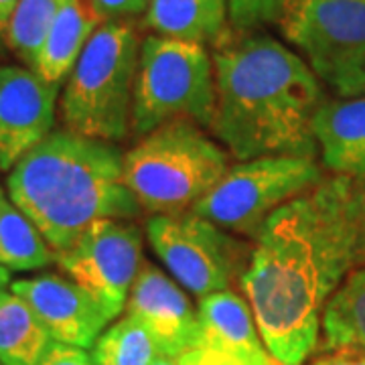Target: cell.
Here are the masks:
<instances>
[{"label": "cell", "instance_id": "cell-1", "mask_svg": "<svg viewBox=\"0 0 365 365\" xmlns=\"http://www.w3.org/2000/svg\"><path fill=\"white\" fill-rule=\"evenodd\" d=\"M365 262V179L327 175L266 220L242 290L278 365H302L343 280Z\"/></svg>", "mask_w": 365, "mask_h": 365}, {"label": "cell", "instance_id": "cell-2", "mask_svg": "<svg viewBox=\"0 0 365 365\" xmlns=\"http://www.w3.org/2000/svg\"><path fill=\"white\" fill-rule=\"evenodd\" d=\"M215 110L207 130L230 157H314L323 88L299 53L270 35L230 31L211 53Z\"/></svg>", "mask_w": 365, "mask_h": 365}, {"label": "cell", "instance_id": "cell-3", "mask_svg": "<svg viewBox=\"0 0 365 365\" xmlns=\"http://www.w3.org/2000/svg\"><path fill=\"white\" fill-rule=\"evenodd\" d=\"M6 191L55 254L96 222L143 215L116 144L66 128L53 130L9 170Z\"/></svg>", "mask_w": 365, "mask_h": 365}, {"label": "cell", "instance_id": "cell-4", "mask_svg": "<svg viewBox=\"0 0 365 365\" xmlns=\"http://www.w3.org/2000/svg\"><path fill=\"white\" fill-rule=\"evenodd\" d=\"M230 167L227 150L187 120L158 126L124 153V181L153 215L191 211Z\"/></svg>", "mask_w": 365, "mask_h": 365}, {"label": "cell", "instance_id": "cell-5", "mask_svg": "<svg viewBox=\"0 0 365 365\" xmlns=\"http://www.w3.org/2000/svg\"><path fill=\"white\" fill-rule=\"evenodd\" d=\"M140 45L130 23H102L93 31L59 98L66 130L112 144L130 134Z\"/></svg>", "mask_w": 365, "mask_h": 365}, {"label": "cell", "instance_id": "cell-6", "mask_svg": "<svg viewBox=\"0 0 365 365\" xmlns=\"http://www.w3.org/2000/svg\"><path fill=\"white\" fill-rule=\"evenodd\" d=\"M215 110V69L207 47L148 35L140 45L132 102V132L187 120L207 130Z\"/></svg>", "mask_w": 365, "mask_h": 365}, {"label": "cell", "instance_id": "cell-7", "mask_svg": "<svg viewBox=\"0 0 365 365\" xmlns=\"http://www.w3.org/2000/svg\"><path fill=\"white\" fill-rule=\"evenodd\" d=\"M278 29L329 90L365 96V0H287Z\"/></svg>", "mask_w": 365, "mask_h": 365}, {"label": "cell", "instance_id": "cell-8", "mask_svg": "<svg viewBox=\"0 0 365 365\" xmlns=\"http://www.w3.org/2000/svg\"><path fill=\"white\" fill-rule=\"evenodd\" d=\"M323 177V167L314 157L274 155L242 160L230 167L191 211L230 234L256 242L276 209L309 191Z\"/></svg>", "mask_w": 365, "mask_h": 365}, {"label": "cell", "instance_id": "cell-9", "mask_svg": "<svg viewBox=\"0 0 365 365\" xmlns=\"http://www.w3.org/2000/svg\"><path fill=\"white\" fill-rule=\"evenodd\" d=\"M146 237L170 276L199 299L242 287L254 254V244L195 211L153 215Z\"/></svg>", "mask_w": 365, "mask_h": 365}, {"label": "cell", "instance_id": "cell-10", "mask_svg": "<svg viewBox=\"0 0 365 365\" xmlns=\"http://www.w3.org/2000/svg\"><path fill=\"white\" fill-rule=\"evenodd\" d=\"M59 268L102 304L110 319L126 309L130 288L143 266V230L126 220H102L90 225L63 252Z\"/></svg>", "mask_w": 365, "mask_h": 365}, {"label": "cell", "instance_id": "cell-11", "mask_svg": "<svg viewBox=\"0 0 365 365\" xmlns=\"http://www.w3.org/2000/svg\"><path fill=\"white\" fill-rule=\"evenodd\" d=\"M59 86L31 67H0V170H11L55 126Z\"/></svg>", "mask_w": 365, "mask_h": 365}, {"label": "cell", "instance_id": "cell-12", "mask_svg": "<svg viewBox=\"0 0 365 365\" xmlns=\"http://www.w3.org/2000/svg\"><path fill=\"white\" fill-rule=\"evenodd\" d=\"M126 313L150 333L158 353L181 357L201 347L199 314L182 287L157 264L144 260L130 288Z\"/></svg>", "mask_w": 365, "mask_h": 365}, {"label": "cell", "instance_id": "cell-13", "mask_svg": "<svg viewBox=\"0 0 365 365\" xmlns=\"http://www.w3.org/2000/svg\"><path fill=\"white\" fill-rule=\"evenodd\" d=\"M11 290L31 307L57 343L88 349L112 321L102 304L67 276L41 274L21 278L13 280Z\"/></svg>", "mask_w": 365, "mask_h": 365}, {"label": "cell", "instance_id": "cell-14", "mask_svg": "<svg viewBox=\"0 0 365 365\" xmlns=\"http://www.w3.org/2000/svg\"><path fill=\"white\" fill-rule=\"evenodd\" d=\"M201 347L232 357L240 365H278L262 341L252 307L234 290L199 299Z\"/></svg>", "mask_w": 365, "mask_h": 365}, {"label": "cell", "instance_id": "cell-15", "mask_svg": "<svg viewBox=\"0 0 365 365\" xmlns=\"http://www.w3.org/2000/svg\"><path fill=\"white\" fill-rule=\"evenodd\" d=\"M323 169L365 179V96L323 102L313 120Z\"/></svg>", "mask_w": 365, "mask_h": 365}, {"label": "cell", "instance_id": "cell-16", "mask_svg": "<svg viewBox=\"0 0 365 365\" xmlns=\"http://www.w3.org/2000/svg\"><path fill=\"white\" fill-rule=\"evenodd\" d=\"M144 26L153 35L215 47L232 31L227 0H150Z\"/></svg>", "mask_w": 365, "mask_h": 365}, {"label": "cell", "instance_id": "cell-17", "mask_svg": "<svg viewBox=\"0 0 365 365\" xmlns=\"http://www.w3.org/2000/svg\"><path fill=\"white\" fill-rule=\"evenodd\" d=\"M100 25L102 23L91 13L88 0H66L31 69L45 81L61 86Z\"/></svg>", "mask_w": 365, "mask_h": 365}, {"label": "cell", "instance_id": "cell-18", "mask_svg": "<svg viewBox=\"0 0 365 365\" xmlns=\"http://www.w3.org/2000/svg\"><path fill=\"white\" fill-rule=\"evenodd\" d=\"M321 333L319 347L323 351L365 353V262L329 299L321 319Z\"/></svg>", "mask_w": 365, "mask_h": 365}, {"label": "cell", "instance_id": "cell-19", "mask_svg": "<svg viewBox=\"0 0 365 365\" xmlns=\"http://www.w3.org/2000/svg\"><path fill=\"white\" fill-rule=\"evenodd\" d=\"M53 339L13 290L0 292V364L39 365Z\"/></svg>", "mask_w": 365, "mask_h": 365}, {"label": "cell", "instance_id": "cell-20", "mask_svg": "<svg viewBox=\"0 0 365 365\" xmlns=\"http://www.w3.org/2000/svg\"><path fill=\"white\" fill-rule=\"evenodd\" d=\"M55 260L41 232L6 195L0 197V266L11 272L39 270Z\"/></svg>", "mask_w": 365, "mask_h": 365}, {"label": "cell", "instance_id": "cell-21", "mask_svg": "<svg viewBox=\"0 0 365 365\" xmlns=\"http://www.w3.org/2000/svg\"><path fill=\"white\" fill-rule=\"evenodd\" d=\"M91 347L93 365H150L158 355L150 333L128 313L108 327Z\"/></svg>", "mask_w": 365, "mask_h": 365}, {"label": "cell", "instance_id": "cell-22", "mask_svg": "<svg viewBox=\"0 0 365 365\" xmlns=\"http://www.w3.org/2000/svg\"><path fill=\"white\" fill-rule=\"evenodd\" d=\"M63 2L66 0H19L16 2L11 25L4 35V43L23 63H26V67H33L35 63L41 45L47 37L57 13L61 11Z\"/></svg>", "mask_w": 365, "mask_h": 365}, {"label": "cell", "instance_id": "cell-23", "mask_svg": "<svg viewBox=\"0 0 365 365\" xmlns=\"http://www.w3.org/2000/svg\"><path fill=\"white\" fill-rule=\"evenodd\" d=\"M287 0H227L230 26L240 33H254L278 25Z\"/></svg>", "mask_w": 365, "mask_h": 365}, {"label": "cell", "instance_id": "cell-24", "mask_svg": "<svg viewBox=\"0 0 365 365\" xmlns=\"http://www.w3.org/2000/svg\"><path fill=\"white\" fill-rule=\"evenodd\" d=\"M88 4L100 23H128L146 14L150 0H88Z\"/></svg>", "mask_w": 365, "mask_h": 365}, {"label": "cell", "instance_id": "cell-25", "mask_svg": "<svg viewBox=\"0 0 365 365\" xmlns=\"http://www.w3.org/2000/svg\"><path fill=\"white\" fill-rule=\"evenodd\" d=\"M39 365H93L91 364L90 353L81 347L66 345V343H57L53 341L49 349L45 351Z\"/></svg>", "mask_w": 365, "mask_h": 365}, {"label": "cell", "instance_id": "cell-26", "mask_svg": "<svg viewBox=\"0 0 365 365\" xmlns=\"http://www.w3.org/2000/svg\"><path fill=\"white\" fill-rule=\"evenodd\" d=\"M179 359V365H240L232 357L222 353L207 349V347H195L185 351Z\"/></svg>", "mask_w": 365, "mask_h": 365}, {"label": "cell", "instance_id": "cell-27", "mask_svg": "<svg viewBox=\"0 0 365 365\" xmlns=\"http://www.w3.org/2000/svg\"><path fill=\"white\" fill-rule=\"evenodd\" d=\"M309 365H365V353L355 351H333L314 359Z\"/></svg>", "mask_w": 365, "mask_h": 365}, {"label": "cell", "instance_id": "cell-28", "mask_svg": "<svg viewBox=\"0 0 365 365\" xmlns=\"http://www.w3.org/2000/svg\"><path fill=\"white\" fill-rule=\"evenodd\" d=\"M16 2L19 0H0V39H4V35H6V29L11 25Z\"/></svg>", "mask_w": 365, "mask_h": 365}, {"label": "cell", "instance_id": "cell-29", "mask_svg": "<svg viewBox=\"0 0 365 365\" xmlns=\"http://www.w3.org/2000/svg\"><path fill=\"white\" fill-rule=\"evenodd\" d=\"M11 284H13L11 270H9V268H4V266H0V292H2V290H6Z\"/></svg>", "mask_w": 365, "mask_h": 365}, {"label": "cell", "instance_id": "cell-30", "mask_svg": "<svg viewBox=\"0 0 365 365\" xmlns=\"http://www.w3.org/2000/svg\"><path fill=\"white\" fill-rule=\"evenodd\" d=\"M150 365H179V359L170 357V355H165V353H158L157 357H155V361Z\"/></svg>", "mask_w": 365, "mask_h": 365}, {"label": "cell", "instance_id": "cell-31", "mask_svg": "<svg viewBox=\"0 0 365 365\" xmlns=\"http://www.w3.org/2000/svg\"><path fill=\"white\" fill-rule=\"evenodd\" d=\"M2 195H6V193H4V191H2V189H0V197Z\"/></svg>", "mask_w": 365, "mask_h": 365}, {"label": "cell", "instance_id": "cell-32", "mask_svg": "<svg viewBox=\"0 0 365 365\" xmlns=\"http://www.w3.org/2000/svg\"><path fill=\"white\" fill-rule=\"evenodd\" d=\"M0 365H2V364H0Z\"/></svg>", "mask_w": 365, "mask_h": 365}]
</instances>
